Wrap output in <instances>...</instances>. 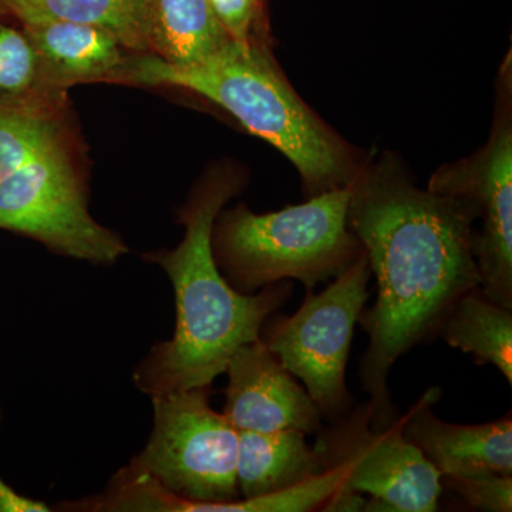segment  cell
I'll return each instance as SVG.
<instances>
[{
    "instance_id": "9",
    "label": "cell",
    "mask_w": 512,
    "mask_h": 512,
    "mask_svg": "<svg viewBox=\"0 0 512 512\" xmlns=\"http://www.w3.org/2000/svg\"><path fill=\"white\" fill-rule=\"evenodd\" d=\"M315 448L326 468L342 473L340 490L382 498L394 512L439 508L441 474L404 437L400 417L387 429L375 430L369 404H359L335 426L320 430Z\"/></svg>"
},
{
    "instance_id": "18",
    "label": "cell",
    "mask_w": 512,
    "mask_h": 512,
    "mask_svg": "<svg viewBox=\"0 0 512 512\" xmlns=\"http://www.w3.org/2000/svg\"><path fill=\"white\" fill-rule=\"evenodd\" d=\"M342 485V473L328 468L305 483L251 500L224 504L181 503L175 512H308L320 510Z\"/></svg>"
},
{
    "instance_id": "22",
    "label": "cell",
    "mask_w": 512,
    "mask_h": 512,
    "mask_svg": "<svg viewBox=\"0 0 512 512\" xmlns=\"http://www.w3.org/2000/svg\"><path fill=\"white\" fill-rule=\"evenodd\" d=\"M45 503L16 493L0 478V512H47Z\"/></svg>"
},
{
    "instance_id": "13",
    "label": "cell",
    "mask_w": 512,
    "mask_h": 512,
    "mask_svg": "<svg viewBox=\"0 0 512 512\" xmlns=\"http://www.w3.org/2000/svg\"><path fill=\"white\" fill-rule=\"evenodd\" d=\"M305 436L295 429L238 431L239 500L264 497L325 473L328 468L318 450L306 443Z\"/></svg>"
},
{
    "instance_id": "7",
    "label": "cell",
    "mask_w": 512,
    "mask_h": 512,
    "mask_svg": "<svg viewBox=\"0 0 512 512\" xmlns=\"http://www.w3.org/2000/svg\"><path fill=\"white\" fill-rule=\"evenodd\" d=\"M427 190L467 202L481 220L474 231L480 291L512 311V67L504 60L497 79V101L485 146L457 163L443 165Z\"/></svg>"
},
{
    "instance_id": "20",
    "label": "cell",
    "mask_w": 512,
    "mask_h": 512,
    "mask_svg": "<svg viewBox=\"0 0 512 512\" xmlns=\"http://www.w3.org/2000/svg\"><path fill=\"white\" fill-rule=\"evenodd\" d=\"M210 3L235 42L269 46L265 0H210Z\"/></svg>"
},
{
    "instance_id": "5",
    "label": "cell",
    "mask_w": 512,
    "mask_h": 512,
    "mask_svg": "<svg viewBox=\"0 0 512 512\" xmlns=\"http://www.w3.org/2000/svg\"><path fill=\"white\" fill-rule=\"evenodd\" d=\"M349 201L350 185L266 214L242 204L220 212L212 231L215 261L248 295L289 279L313 292L365 254L348 224Z\"/></svg>"
},
{
    "instance_id": "6",
    "label": "cell",
    "mask_w": 512,
    "mask_h": 512,
    "mask_svg": "<svg viewBox=\"0 0 512 512\" xmlns=\"http://www.w3.org/2000/svg\"><path fill=\"white\" fill-rule=\"evenodd\" d=\"M372 276L366 254L320 293L306 292L291 316H275L261 340L279 362L301 379L322 416L340 419L350 410L346 386L353 330L369 299Z\"/></svg>"
},
{
    "instance_id": "10",
    "label": "cell",
    "mask_w": 512,
    "mask_h": 512,
    "mask_svg": "<svg viewBox=\"0 0 512 512\" xmlns=\"http://www.w3.org/2000/svg\"><path fill=\"white\" fill-rule=\"evenodd\" d=\"M225 373L224 416L238 431L323 429L319 407L261 339L239 346Z\"/></svg>"
},
{
    "instance_id": "19",
    "label": "cell",
    "mask_w": 512,
    "mask_h": 512,
    "mask_svg": "<svg viewBox=\"0 0 512 512\" xmlns=\"http://www.w3.org/2000/svg\"><path fill=\"white\" fill-rule=\"evenodd\" d=\"M43 89L39 62L25 32L0 20V94H19Z\"/></svg>"
},
{
    "instance_id": "16",
    "label": "cell",
    "mask_w": 512,
    "mask_h": 512,
    "mask_svg": "<svg viewBox=\"0 0 512 512\" xmlns=\"http://www.w3.org/2000/svg\"><path fill=\"white\" fill-rule=\"evenodd\" d=\"M436 336L451 348L473 355L478 365H493L512 384V311L470 289L448 309Z\"/></svg>"
},
{
    "instance_id": "1",
    "label": "cell",
    "mask_w": 512,
    "mask_h": 512,
    "mask_svg": "<svg viewBox=\"0 0 512 512\" xmlns=\"http://www.w3.org/2000/svg\"><path fill=\"white\" fill-rule=\"evenodd\" d=\"M474 222L467 202L417 187L389 153L365 161L350 184L348 224L377 282L375 305L359 316L369 335L359 376L375 430L399 419L387 386L394 363L436 336L454 302L480 286Z\"/></svg>"
},
{
    "instance_id": "2",
    "label": "cell",
    "mask_w": 512,
    "mask_h": 512,
    "mask_svg": "<svg viewBox=\"0 0 512 512\" xmlns=\"http://www.w3.org/2000/svg\"><path fill=\"white\" fill-rule=\"evenodd\" d=\"M239 187L231 171L208 174L180 211L181 244L150 258L167 272L177 312L173 338L151 350L134 373V382L151 397L211 387L235 350L261 339L266 320L292 295L289 281L251 295L239 292L215 261V220Z\"/></svg>"
},
{
    "instance_id": "11",
    "label": "cell",
    "mask_w": 512,
    "mask_h": 512,
    "mask_svg": "<svg viewBox=\"0 0 512 512\" xmlns=\"http://www.w3.org/2000/svg\"><path fill=\"white\" fill-rule=\"evenodd\" d=\"M440 394V387H431L400 417L404 437L420 448L441 477L512 476L511 413L485 424L446 423L433 413Z\"/></svg>"
},
{
    "instance_id": "17",
    "label": "cell",
    "mask_w": 512,
    "mask_h": 512,
    "mask_svg": "<svg viewBox=\"0 0 512 512\" xmlns=\"http://www.w3.org/2000/svg\"><path fill=\"white\" fill-rule=\"evenodd\" d=\"M232 40L210 0H154L153 55L165 62H204Z\"/></svg>"
},
{
    "instance_id": "14",
    "label": "cell",
    "mask_w": 512,
    "mask_h": 512,
    "mask_svg": "<svg viewBox=\"0 0 512 512\" xmlns=\"http://www.w3.org/2000/svg\"><path fill=\"white\" fill-rule=\"evenodd\" d=\"M66 94L49 89L0 94V180L69 144Z\"/></svg>"
},
{
    "instance_id": "21",
    "label": "cell",
    "mask_w": 512,
    "mask_h": 512,
    "mask_svg": "<svg viewBox=\"0 0 512 512\" xmlns=\"http://www.w3.org/2000/svg\"><path fill=\"white\" fill-rule=\"evenodd\" d=\"M453 493L471 507L488 512L512 511V476L485 473L476 476L441 477Z\"/></svg>"
},
{
    "instance_id": "8",
    "label": "cell",
    "mask_w": 512,
    "mask_h": 512,
    "mask_svg": "<svg viewBox=\"0 0 512 512\" xmlns=\"http://www.w3.org/2000/svg\"><path fill=\"white\" fill-rule=\"evenodd\" d=\"M0 228L93 264L110 265L128 249L93 220L69 144L53 148L0 180Z\"/></svg>"
},
{
    "instance_id": "3",
    "label": "cell",
    "mask_w": 512,
    "mask_h": 512,
    "mask_svg": "<svg viewBox=\"0 0 512 512\" xmlns=\"http://www.w3.org/2000/svg\"><path fill=\"white\" fill-rule=\"evenodd\" d=\"M116 83L177 87L217 104L295 165L308 198L348 187L365 164L293 89L268 45L232 40L217 55L187 66L133 53Z\"/></svg>"
},
{
    "instance_id": "4",
    "label": "cell",
    "mask_w": 512,
    "mask_h": 512,
    "mask_svg": "<svg viewBox=\"0 0 512 512\" xmlns=\"http://www.w3.org/2000/svg\"><path fill=\"white\" fill-rule=\"evenodd\" d=\"M211 387L153 396L143 453L97 498L101 511H164L175 503L239 500L238 430L211 407Z\"/></svg>"
},
{
    "instance_id": "15",
    "label": "cell",
    "mask_w": 512,
    "mask_h": 512,
    "mask_svg": "<svg viewBox=\"0 0 512 512\" xmlns=\"http://www.w3.org/2000/svg\"><path fill=\"white\" fill-rule=\"evenodd\" d=\"M0 13L23 25L86 23L106 30L136 55H153L154 0H0Z\"/></svg>"
},
{
    "instance_id": "12",
    "label": "cell",
    "mask_w": 512,
    "mask_h": 512,
    "mask_svg": "<svg viewBox=\"0 0 512 512\" xmlns=\"http://www.w3.org/2000/svg\"><path fill=\"white\" fill-rule=\"evenodd\" d=\"M39 62L40 86L67 92L80 83H114L128 52L106 30L86 23L55 22L23 25Z\"/></svg>"
},
{
    "instance_id": "23",
    "label": "cell",
    "mask_w": 512,
    "mask_h": 512,
    "mask_svg": "<svg viewBox=\"0 0 512 512\" xmlns=\"http://www.w3.org/2000/svg\"><path fill=\"white\" fill-rule=\"evenodd\" d=\"M366 504L367 498L365 494L340 490L339 488L329 500L325 501L320 510L328 512H359L365 511Z\"/></svg>"
}]
</instances>
